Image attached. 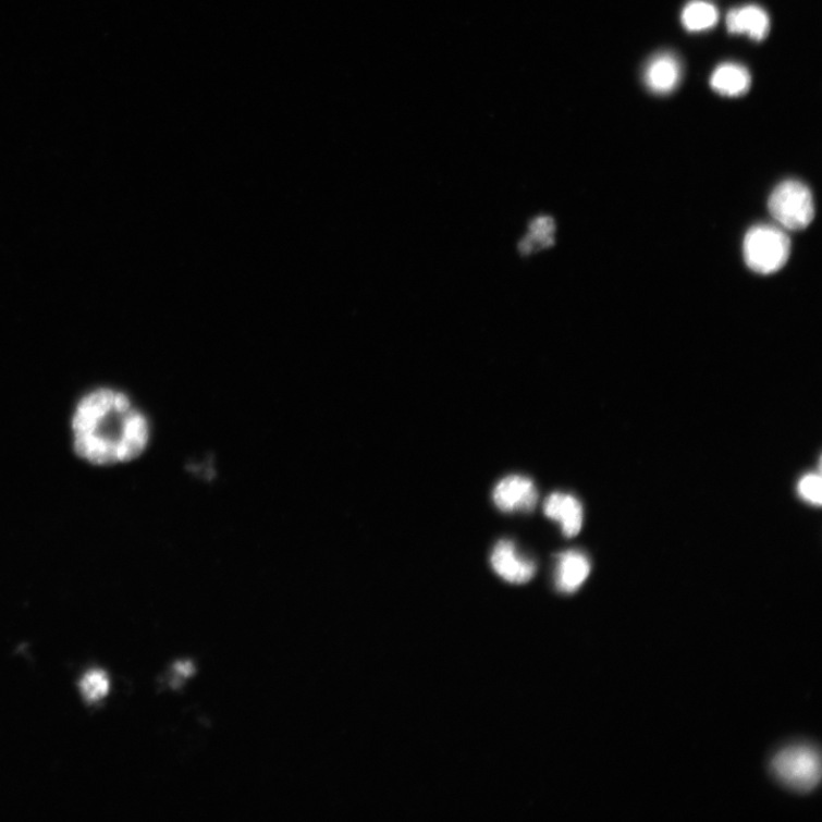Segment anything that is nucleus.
Listing matches in <instances>:
<instances>
[{
    "mask_svg": "<svg viewBox=\"0 0 822 822\" xmlns=\"http://www.w3.org/2000/svg\"><path fill=\"white\" fill-rule=\"evenodd\" d=\"M76 454L93 465L127 463L145 453L150 439L147 417L130 397L112 389L86 394L73 418Z\"/></svg>",
    "mask_w": 822,
    "mask_h": 822,
    "instance_id": "1",
    "label": "nucleus"
},
{
    "mask_svg": "<svg viewBox=\"0 0 822 822\" xmlns=\"http://www.w3.org/2000/svg\"><path fill=\"white\" fill-rule=\"evenodd\" d=\"M743 253L745 263L751 271L773 274L788 262L790 241L781 226L759 224L747 231Z\"/></svg>",
    "mask_w": 822,
    "mask_h": 822,
    "instance_id": "2",
    "label": "nucleus"
},
{
    "mask_svg": "<svg viewBox=\"0 0 822 822\" xmlns=\"http://www.w3.org/2000/svg\"><path fill=\"white\" fill-rule=\"evenodd\" d=\"M770 216L784 230L801 231L814 219V200L809 187L796 180H787L774 187L768 203Z\"/></svg>",
    "mask_w": 822,
    "mask_h": 822,
    "instance_id": "3",
    "label": "nucleus"
},
{
    "mask_svg": "<svg viewBox=\"0 0 822 822\" xmlns=\"http://www.w3.org/2000/svg\"><path fill=\"white\" fill-rule=\"evenodd\" d=\"M771 769L786 787L798 793H810L821 781V759L809 746H793L773 759Z\"/></svg>",
    "mask_w": 822,
    "mask_h": 822,
    "instance_id": "4",
    "label": "nucleus"
},
{
    "mask_svg": "<svg viewBox=\"0 0 822 822\" xmlns=\"http://www.w3.org/2000/svg\"><path fill=\"white\" fill-rule=\"evenodd\" d=\"M492 498L493 503L503 512H531L538 502V491L531 479L510 476L493 489Z\"/></svg>",
    "mask_w": 822,
    "mask_h": 822,
    "instance_id": "5",
    "label": "nucleus"
},
{
    "mask_svg": "<svg viewBox=\"0 0 822 822\" xmlns=\"http://www.w3.org/2000/svg\"><path fill=\"white\" fill-rule=\"evenodd\" d=\"M491 566L498 575L512 584H526L536 574V565L516 550L511 540H501L491 554Z\"/></svg>",
    "mask_w": 822,
    "mask_h": 822,
    "instance_id": "6",
    "label": "nucleus"
},
{
    "mask_svg": "<svg viewBox=\"0 0 822 822\" xmlns=\"http://www.w3.org/2000/svg\"><path fill=\"white\" fill-rule=\"evenodd\" d=\"M544 513L549 519L560 523L566 537L572 538L580 532L584 522L582 506L568 493H552L545 501Z\"/></svg>",
    "mask_w": 822,
    "mask_h": 822,
    "instance_id": "7",
    "label": "nucleus"
},
{
    "mask_svg": "<svg viewBox=\"0 0 822 822\" xmlns=\"http://www.w3.org/2000/svg\"><path fill=\"white\" fill-rule=\"evenodd\" d=\"M591 563L578 551H568L557 555L555 584L561 593L573 594L589 578Z\"/></svg>",
    "mask_w": 822,
    "mask_h": 822,
    "instance_id": "8",
    "label": "nucleus"
},
{
    "mask_svg": "<svg viewBox=\"0 0 822 822\" xmlns=\"http://www.w3.org/2000/svg\"><path fill=\"white\" fill-rule=\"evenodd\" d=\"M680 76L683 69L677 58L671 53H661L647 64L645 82L651 91L667 94L676 88Z\"/></svg>",
    "mask_w": 822,
    "mask_h": 822,
    "instance_id": "9",
    "label": "nucleus"
},
{
    "mask_svg": "<svg viewBox=\"0 0 822 822\" xmlns=\"http://www.w3.org/2000/svg\"><path fill=\"white\" fill-rule=\"evenodd\" d=\"M726 27L732 34L748 35L751 39L760 41L769 35L770 19L763 9L746 5L727 13Z\"/></svg>",
    "mask_w": 822,
    "mask_h": 822,
    "instance_id": "10",
    "label": "nucleus"
},
{
    "mask_svg": "<svg viewBox=\"0 0 822 822\" xmlns=\"http://www.w3.org/2000/svg\"><path fill=\"white\" fill-rule=\"evenodd\" d=\"M711 86L724 97H740L750 87V75L743 65L724 63L715 69Z\"/></svg>",
    "mask_w": 822,
    "mask_h": 822,
    "instance_id": "11",
    "label": "nucleus"
},
{
    "mask_svg": "<svg viewBox=\"0 0 822 822\" xmlns=\"http://www.w3.org/2000/svg\"><path fill=\"white\" fill-rule=\"evenodd\" d=\"M684 26L687 30L699 33L713 28L719 21V12L714 5L702 0H694L684 10Z\"/></svg>",
    "mask_w": 822,
    "mask_h": 822,
    "instance_id": "12",
    "label": "nucleus"
},
{
    "mask_svg": "<svg viewBox=\"0 0 822 822\" xmlns=\"http://www.w3.org/2000/svg\"><path fill=\"white\" fill-rule=\"evenodd\" d=\"M531 233L523 244L530 251L535 246L549 247L554 242L555 224L550 218H539L531 224Z\"/></svg>",
    "mask_w": 822,
    "mask_h": 822,
    "instance_id": "13",
    "label": "nucleus"
},
{
    "mask_svg": "<svg viewBox=\"0 0 822 822\" xmlns=\"http://www.w3.org/2000/svg\"><path fill=\"white\" fill-rule=\"evenodd\" d=\"M81 688L88 701H99L109 692V678L102 671H90L83 677Z\"/></svg>",
    "mask_w": 822,
    "mask_h": 822,
    "instance_id": "14",
    "label": "nucleus"
},
{
    "mask_svg": "<svg viewBox=\"0 0 822 822\" xmlns=\"http://www.w3.org/2000/svg\"><path fill=\"white\" fill-rule=\"evenodd\" d=\"M798 495L806 502L813 505H821L822 502V481L819 475H807L797 484Z\"/></svg>",
    "mask_w": 822,
    "mask_h": 822,
    "instance_id": "15",
    "label": "nucleus"
}]
</instances>
